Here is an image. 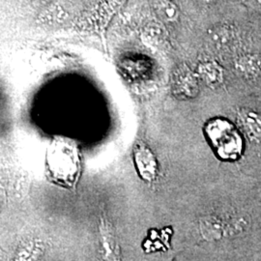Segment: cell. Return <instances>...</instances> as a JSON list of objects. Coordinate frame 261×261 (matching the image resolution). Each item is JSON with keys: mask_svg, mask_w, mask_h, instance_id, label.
<instances>
[{"mask_svg": "<svg viewBox=\"0 0 261 261\" xmlns=\"http://www.w3.org/2000/svg\"><path fill=\"white\" fill-rule=\"evenodd\" d=\"M237 123L247 139L255 144L261 143V115L249 109L237 112Z\"/></svg>", "mask_w": 261, "mask_h": 261, "instance_id": "7", "label": "cell"}, {"mask_svg": "<svg viewBox=\"0 0 261 261\" xmlns=\"http://www.w3.org/2000/svg\"><path fill=\"white\" fill-rule=\"evenodd\" d=\"M199 76L185 64L177 66L171 75V90L180 100L195 99L199 94Z\"/></svg>", "mask_w": 261, "mask_h": 261, "instance_id": "4", "label": "cell"}, {"mask_svg": "<svg viewBox=\"0 0 261 261\" xmlns=\"http://www.w3.org/2000/svg\"><path fill=\"white\" fill-rule=\"evenodd\" d=\"M202 2H205V3H214L217 0H201Z\"/></svg>", "mask_w": 261, "mask_h": 261, "instance_id": "12", "label": "cell"}, {"mask_svg": "<svg viewBox=\"0 0 261 261\" xmlns=\"http://www.w3.org/2000/svg\"><path fill=\"white\" fill-rule=\"evenodd\" d=\"M207 42L216 54L229 55L239 46V32L232 24L220 23L208 31Z\"/></svg>", "mask_w": 261, "mask_h": 261, "instance_id": "3", "label": "cell"}, {"mask_svg": "<svg viewBox=\"0 0 261 261\" xmlns=\"http://www.w3.org/2000/svg\"><path fill=\"white\" fill-rule=\"evenodd\" d=\"M236 74L247 81H253L261 75V57L253 54H243L234 59Z\"/></svg>", "mask_w": 261, "mask_h": 261, "instance_id": "8", "label": "cell"}, {"mask_svg": "<svg viewBox=\"0 0 261 261\" xmlns=\"http://www.w3.org/2000/svg\"><path fill=\"white\" fill-rule=\"evenodd\" d=\"M134 162L140 178L154 182L159 175V163L153 151L144 142H138L134 147Z\"/></svg>", "mask_w": 261, "mask_h": 261, "instance_id": "5", "label": "cell"}, {"mask_svg": "<svg viewBox=\"0 0 261 261\" xmlns=\"http://www.w3.org/2000/svg\"><path fill=\"white\" fill-rule=\"evenodd\" d=\"M100 241L102 247L103 261H121L120 248L114 230L108 219L102 217L99 224Z\"/></svg>", "mask_w": 261, "mask_h": 261, "instance_id": "6", "label": "cell"}, {"mask_svg": "<svg viewBox=\"0 0 261 261\" xmlns=\"http://www.w3.org/2000/svg\"><path fill=\"white\" fill-rule=\"evenodd\" d=\"M204 134L216 156L220 160L234 162L242 156V137L231 122L224 118L210 119L204 126Z\"/></svg>", "mask_w": 261, "mask_h": 261, "instance_id": "2", "label": "cell"}, {"mask_svg": "<svg viewBox=\"0 0 261 261\" xmlns=\"http://www.w3.org/2000/svg\"><path fill=\"white\" fill-rule=\"evenodd\" d=\"M196 73L199 79L211 88H217L224 83V69L216 61L206 60L201 62L197 67Z\"/></svg>", "mask_w": 261, "mask_h": 261, "instance_id": "9", "label": "cell"}, {"mask_svg": "<svg viewBox=\"0 0 261 261\" xmlns=\"http://www.w3.org/2000/svg\"><path fill=\"white\" fill-rule=\"evenodd\" d=\"M245 7L254 11H261V0H238Z\"/></svg>", "mask_w": 261, "mask_h": 261, "instance_id": "11", "label": "cell"}, {"mask_svg": "<svg viewBox=\"0 0 261 261\" xmlns=\"http://www.w3.org/2000/svg\"><path fill=\"white\" fill-rule=\"evenodd\" d=\"M49 179L57 185L73 188L81 173V160L75 145L62 140L54 141L47 152Z\"/></svg>", "mask_w": 261, "mask_h": 261, "instance_id": "1", "label": "cell"}, {"mask_svg": "<svg viewBox=\"0 0 261 261\" xmlns=\"http://www.w3.org/2000/svg\"><path fill=\"white\" fill-rule=\"evenodd\" d=\"M154 9L165 22L174 23L180 18V9L174 0H154Z\"/></svg>", "mask_w": 261, "mask_h": 261, "instance_id": "10", "label": "cell"}]
</instances>
